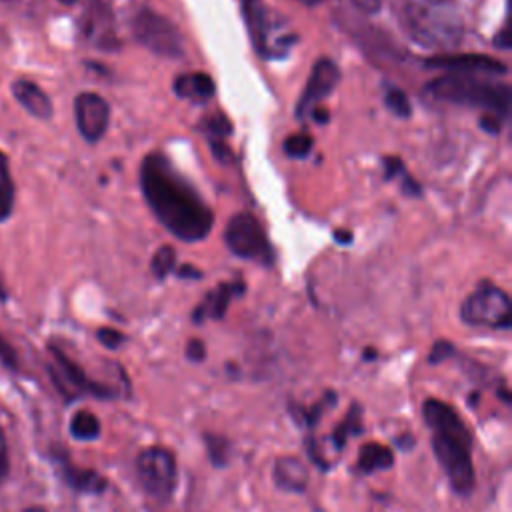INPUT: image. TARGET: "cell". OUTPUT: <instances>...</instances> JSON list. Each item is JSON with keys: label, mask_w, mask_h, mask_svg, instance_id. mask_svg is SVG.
Segmentation results:
<instances>
[{"label": "cell", "mask_w": 512, "mask_h": 512, "mask_svg": "<svg viewBox=\"0 0 512 512\" xmlns=\"http://www.w3.org/2000/svg\"><path fill=\"white\" fill-rule=\"evenodd\" d=\"M138 178L148 208L174 238L200 242L212 232V208L164 152L146 154Z\"/></svg>", "instance_id": "6da1fadb"}, {"label": "cell", "mask_w": 512, "mask_h": 512, "mask_svg": "<svg viewBox=\"0 0 512 512\" xmlns=\"http://www.w3.org/2000/svg\"><path fill=\"white\" fill-rule=\"evenodd\" d=\"M424 420L432 428V452L448 476L452 488L468 494L474 488L470 432L460 414L438 398L424 402Z\"/></svg>", "instance_id": "7a4b0ae2"}, {"label": "cell", "mask_w": 512, "mask_h": 512, "mask_svg": "<svg viewBox=\"0 0 512 512\" xmlns=\"http://www.w3.org/2000/svg\"><path fill=\"white\" fill-rule=\"evenodd\" d=\"M402 24L406 34L428 50H454L466 32L464 16L454 0H406Z\"/></svg>", "instance_id": "3957f363"}, {"label": "cell", "mask_w": 512, "mask_h": 512, "mask_svg": "<svg viewBox=\"0 0 512 512\" xmlns=\"http://www.w3.org/2000/svg\"><path fill=\"white\" fill-rule=\"evenodd\" d=\"M426 94L436 100L470 108H482L486 114L506 122L510 114V86L482 76L442 74L424 84Z\"/></svg>", "instance_id": "277c9868"}, {"label": "cell", "mask_w": 512, "mask_h": 512, "mask_svg": "<svg viewBox=\"0 0 512 512\" xmlns=\"http://www.w3.org/2000/svg\"><path fill=\"white\" fill-rule=\"evenodd\" d=\"M132 34L140 46L154 56L180 60L186 54V44L180 28L152 8H140L132 18Z\"/></svg>", "instance_id": "5b68a950"}, {"label": "cell", "mask_w": 512, "mask_h": 512, "mask_svg": "<svg viewBox=\"0 0 512 512\" xmlns=\"http://www.w3.org/2000/svg\"><path fill=\"white\" fill-rule=\"evenodd\" d=\"M224 244L238 258L262 266H272L274 262L272 244L260 220L250 212H238L228 220L224 230Z\"/></svg>", "instance_id": "8992f818"}, {"label": "cell", "mask_w": 512, "mask_h": 512, "mask_svg": "<svg viewBox=\"0 0 512 512\" xmlns=\"http://www.w3.org/2000/svg\"><path fill=\"white\" fill-rule=\"evenodd\" d=\"M460 316L470 326L508 330L512 324L510 296L502 288L482 282L462 302Z\"/></svg>", "instance_id": "52a82bcc"}, {"label": "cell", "mask_w": 512, "mask_h": 512, "mask_svg": "<svg viewBox=\"0 0 512 512\" xmlns=\"http://www.w3.org/2000/svg\"><path fill=\"white\" fill-rule=\"evenodd\" d=\"M136 470L142 486L158 500H168L176 488V460L170 450L152 446L138 454Z\"/></svg>", "instance_id": "ba28073f"}, {"label": "cell", "mask_w": 512, "mask_h": 512, "mask_svg": "<svg viewBox=\"0 0 512 512\" xmlns=\"http://www.w3.org/2000/svg\"><path fill=\"white\" fill-rule=\"evenodd\" d=\"M424 68L440 70L446 74H458V76H504L508 74V66L500 62L498 58H492L488 54H442V56H430L424 58Z\"/></svg>", "instance_id": "9c48e42d"}, {"label": "cell", "mask_w": 512, "mask_h": 512, "mask_svg": "<svg viewBox=\"0 0 512 512\" xmlns=\"http://www.w3.org/2000/svg\"><path fill=\"white\" fill-rule=\"evenodd\" d=\"M74 120L80 136L88 144H96L108 130L110 104L96 92H82L74 98Z\"/></svg>", "instance_id": "30bf717a"}, {"label": "cell", "mask_w": 512, "mask_h": 512, "mask_svg": "<svg viewBox=\"0 0 512 512\" xmlns=\"http://www.w3.org/2000/svg\"><path fill=\"white\" fill-rule=\"evenodd\" d=\"M340 82V70L334 60L318 58L310 70V76L304 84V90L296 102V118H304L312 108L328 98Z\"/></svg>", "instance_id": "8fae6325"}, {"label": "cell", "mask_w": 512, "mask_h": 512, "mask_svg": "<svg viewBox=\"0 0 512 512\" xmlns=\"http://www.w3.org/2000/svg\"><path fill=\"white\" fill-rule=\"evenodd\" d=\"M240 12L252 40V48L260 58H276V44L272 40V16L264 0H240Z\"/></svg>", "instance_id": "7c38bea8"}, {"label": "cell", "mask_w": 512, "mask_h": 512, "mask_svg": "<svg viewBox=\"0 0 512 512\" xmlns=\"http://www.w3.org/2000/svg\"><path fill=\"white\" fill-rule=\"evenodd\" d=\"M52 358L56 362V366L52 368L54 372V380L58 382L60 390L66 396H74L78 392H90L96 396H110V390H106L104 386H100L98 382H92L76 362H72L60 348L50 346Z\"/></svg>", "instance_id": "4fadbf2b"}, {"label": "cell", "mask_w": 512, "mask_h": 512, "mask_svg": "<svg viewBox=\"0 0 512 512\" xmlns=\"http://www.w3.org/2000/svg\"><path fill=\"white\" fill-rule=\"evenodd\" d=\"M84 32H86V38L102 50L118 48V38L114 34V18L110 10L100 2H94L88 8L84 18Z\"/></svg>", "instance_id": "5bb4252c"}, {"label": "cell", "mask_w": 512, "mask_h": 512, "mask_svg": "<svg viewBox=\"0 0 512 512\" xmlns=\"http://www.w3.org/2000/svg\"><path fill=\"white\" fill-rule=\"evenodd\" d=\"M172 90L178 98L192 104H206L216 94V84L206 72H186L174 78Z\"/></svg>", "instance_id": "9a60e30c"}, {"label": "cell", "mask_w": 512, "mask_h": 512, "mask_svg": "<svg viewBox=\"0 0 512 512\" xmlns=\"http://www.w3.org/2000/svg\"><path fill=\"white\" fill-rule=\"evenodd\" d=\"M12 94L18 100V104L28 114H32L34 118H38V120H50L52 118V114H54L52 102H50L48 94L38 84L30 82V80H24V78L14 80Z\"/></svg>", "instance_id": "2e32d148"}, {"label": "cell", "mask_w": 512, "mask_h": 512, "mask_svg": "<svg viewBox=\"0 0 512 512\" xmlns=\"http://www.w3.org/2000/svg\"><path fill=\"white\" fill-rule=\"evenodd\" d=\"M244 292V282H232V284H220L216 286L212 292L206 294L204 302L192 312V318L194 322H202L206 318H214V320H220L226 310H228V304L234 296L242 294Z\"/></svg>", "instance_id": "e0dca14e"}, {"label": "cell", "mask_w": 512, "mask_h": 512, "mask_svg": "<svg viewBox=\"0 0 512 512\" xmlns=\"http://www.w3.org/2000/svg\"><path fill=\"white\" fill-rule=\"evenodd\" d=\"M308 472L302 460L294 456H282L274 464V482L288 492H302L306 488Z\"/></svg>", "instance_id": "ac0fdd59"}, {"label": "cell", "mask_w": 512, "mask_h": 512, "mask_svg": "<svg viewBox=\"0 0 512 512\" xmlns=\"http://www.w3.org/2000/svg\"><path fill=\"white\" fill-rule=\"evenodd\" d=\"M392 462H394L392 450L378 442H368L360 448V454H358V470L360 472L384 470V468H390Z\"/></svg>", "instance_id": "d6986e66"}, {"label": "cell", "mask_w": 512, "mask_h": 512, "mask_svg": "<svg viewBox=\"0 0 512 512\" xmlns=\"http://www.w3.org/2000/svg\"><path fill=\"white\" fill-rule=\"evenodd\" d=\"M64 478L72 488H76L80 492L98 494L106 488V480L100 474L92 472V470H80V468H74V466H66L64 468Z\"/></svg>", "instance_id": "ffe728a7"}, {"label": "cell", "mask_w": 512, "mask_h": 512, "mask_svg": "<svg viewBox=\"0 0 512 512\" xmlns=\"http://www.w3.org/2000/svg\"><path fill=\"white\" fill-rule=\"evenodd\" d=\"M384 178L386 180L398 178L400 186H402V192L406 196H420L422 194L420 184L408 174V170L404 168V162L400 158H396V156H386L384 158Z\"/></svg>", "instance_id": "44dd1931"}, {"label": "cell", "mask_w": 512, "mask_h": 512, "mask_svg": "<svg viewBox=\"0 0 512 512\" xmlns=\"http://www.w3.org/2000/svg\"><path fill=\"white\" fill-rule=\"evenodd\" d=\"M14 208V182L8 166V158L0 152V222L8 220Z\"/></svg>", "instance_id": "7402d4cb"}, {"label": "cell", "mask_w": 512, "mask_h": 512, "mask_svg": "<svg viewBox=\"0 0 512 512\" xmlns=\"http://www.w3.org/2000/svg\"><path fill=\"white\" fill-rule=\"evenodd\" d=\"M70 432L78 440H94L100 434V422H98V418L92 412L80 410V412H76L72 416Z\"/></svg>", "instance_id": "603a6c76"}, {"label": "cell", "mask_w": 512, "mask_h": 512, "mask_svg": "<svg viewBox=\"0 0 512 512\" xmlns=\"http://www.w3.org/2000/svg\"><path fill=\"white\" fill-rule=\"evenodd\" d=\"M200 130L204 132L208 142H226L228 136L232 134V124L226 116L216 112V114H210V116L202 118Z\"/></svg>", "instance_id": "cb8c5ba5"}, {"label": "cell", "mask_w": 512, "mask_h": 512, "mask_svg": "<svg viewBox=\"0 0 512 512\" xmlns=\"http://www.w3.org/2000/svg\"><path fill=\"white\" fill-rule=\"evenodd\" d=\"M384 104L386 108L398 116V118H410L412 116V104L410 98L406 96L404 90H400L398 86H386L384 90Z\"/></svg>", "instance_id": "d4e9b609"}, {"label": "cell", "mask_w": 512, "mask_h": 512, "mask_svg": "<svg viewBox=\"0 0 512 512\" xmlns=\"http://www.w3.org/2000/svg\"><path fill=\"white\" fill-rule=\"evenodd\" d=\"M150 268H152V274L158 278V280H164L170 272H174L176 268V252L172 246H160L154 256H152V262H150Z\"/></svg>", "instance_id": "484cf974"}, {"label": "cell", "mask_w": 512, "mask_h": 512, "mask_svg": "<svg viewBox=\"0 0 512 512\" xmlns=\"http://www.w3.org/2000/svg\"><path fill=\"white\" fill-rule=\"evenodd\" d=\"M312 146H314V140L304 134V132H298V134H292L288 136L284 142H282V150L288 158H294V160H300V158H306L310 152H312Z\"/></svg>", "instance_id": "4316f807"}, {"label": "cell", "mask_w": 512, "mask_h": 512, "mask_svg": "<svg viewBox=\"0 0 512 512\" xmlns=\"http://www.w3.org/2000/svg\"><path fill=\"white\" fill-rule=\"evenodd\" d=\"M360 428H362V426H360V408L354 406V408L348 412V416L344 418V422L334 430V436H332L334 444H336L338 448H342L344 442H346V436L358 434Z\"/></svg>", "instance_id": "83f0119b"}, {"label": "cell", "mask_w": 512, "mask_h": 512, "mask_svg": "<svg viewBox=\"0 0 512 512\" xmlns=\"http://www.w3.org/2000/svg\"><path fill=\"white\" fill-rule=\"evenodd\" d=\"M204 440H206V446H208V456L214 462V466H222L226 462V456H228L226 438L216 436V434H206Z\"/></svg>", "instance_id": "f1b7e54d"}, {"label": "cell", "mask_w": 512, "mask_h": 512, "mask_svg": "<svg viewBox=\"0 0 512 512\" xmlns=\"http://www.w3.org/2000/svg\"><path fill=\"white\" fill-rule=\"evenodd\" d=\"M96 336H98V340H100V344H104L106 348H118L122 342H124V334L122 332H118V330H114V328H100L98 332H96Z\"/></svg>", "instance_id": "f546056e"}, {"label": "cell", "mask_w": 512, "mask_h": 512, "mask_svg": "<svg viewBox=\"0 0 512 512\" xmlns=\"http://www.w3.org/2000/svg\"><path fill=\"white\" fill-rule=\"evenodd\" d=\"M452 352H454L452 342H448V340H438V342L432 346L428 360H430L432 364H440V362H444Z\"/></svg>", "instance_id": "4dcf8cb0"}, {"label": "cell", "mask_w": 512, "mask_h": 512, "mask_svg": "<svg viewBox=\"0 0 512 512\" xmlns=\"http://www.w3.org/2000/svg\"><path fill=\"white\" fill-rule=\"evenodd\" d=\"M502 124H504V120H500V118H496V116H490V114H484V116L480 118V128L486 130V132L492 134V136L500 134Z\"/></svg>", "instance_id": "1f68e13d"}, {"label": "cell", "mask_w": 512, "mask_h": 512, "mask_svg": "<svg viewBox=\"0 0 512 512\" xmlns=\"http://www.w3.org/2000/svg\"><path fill=\"white\" fill-rule=\"evenodd\" d=\"M6 474H8V444L0 428V482L6 478Z\"/></svg>", "instance_id": "d6a6232c"}, {"label": "cell", "mask_w": 512, "mask_h": 512, "mask_svg": "<svg viewBox=\"0 0 512 512\" xmlns=\"http://www.w3.org/2000/svg\"><path fill=\"white\" fill-rule=\"evenodd\" d=\"M364 14H378L382 8V0H350Z\"/></svg>", "instance_id": "836d02e7"}, {"label": "cell", "mask_w": 512, "mask_h": 512, "mask_svg": "<svg viewBox=\"0 0 512 512\" xmlns=\"http://www.w3.org/2000/svg\"><path fill=\"white\" fill-rule=\"evenodd\" d=\"M0 362L10 368H16V354L2 338H0Z\"/></svg>", "instance_id": "e575fe53"}, {"label": "cell", "mask_w": 512, "mask_h": 512, "mask_svg": "<svg viewBox=\"0 0 512 512\" xmlns=\"http://www.w3.org/2000/svg\"><path fill=\"white\" fill-rule=\"evenodd\" d=\"M204 352H206V348H204L202 340H196V338H194V340L188 342L186 354H188L190 360H202V358H204Z\"/></svg>", "instance_id": "d590c367"}, {"label": "cell", "mask_w": 512, "mask_h": 512, "mask_svg": "<svg viewBox=\"0 0 512 512\" xmlns=\"http://www.w3.org/2000/svg\"><path fill=\"white\" fill-rule=\"evenodd\" d=\"M178 276H180V278H200L202 274H200V270H196L194 266H188V264H186V266H182V268L178 270Z\"/></svg>", "instance_id": "8d00e7d4"}, {"label": "cell", "mask_w": 512, "mask_h": 512, "mask_svg": "<svg viewBox=\"0 0 512 512\" xmlns=\"http://www.w3.org/2000/svg\"><path fill=\"white\" fill-rule=\"evenodd\" d=\"M310 114H312V118H314V122H318V124H326L328 122V112L324 110V108H312L310 110Z\"/></svg>", "instance_id": "74e56055"}, {"label": "cell", "mask_w": 512, "mask_h": 512, "mask_svg": "<svg viewBox=\"0 0 512 512\" xmlns=\"http://www.w3.org/2000/svg\"><path fill=\"white\" fill-rule=\"evenodd\" d=\"M494 44H498L500 48H510V42H508V28H506V26L502 28L500 36H498V38H494Z\"/></svg>", "instance_id": "f35d334b"}, {"label": "cell", "mask_w": 512, "mask_h": 512, "mask_svg": "<svg viewBox=\"0 0 512 512\" xmlns=\"http://www.w3.org/2000/svg\"><path fill=\"white\" fill-rule=\"evenodd\" d=\"M334 240L342 242V244H350L352 242V234H342V230L334 232Z\"/></svg>", "instance_id": "ab89813d"}, {"label": "cell", "mask_w": 512, "mask_h": 512, "mask_svg": "<svg viewBox=\"0 0 512 512\" xmlns=\"http://www.w3.org/2000/svg\"><path fill=\"white\" fill-rule=\"evenodd\" d=\"M6 298H8V290H6V286H4V282L0 278V300H6Z\"/></svg>", "instance_id": "60d3db41"}, {"label": "cell", "mask_w": 512, "mask_h": 512, "mask_svg": "<svg viewBox=\"0 0 512 512\" xmlns=\"http://www.w3.org/2000/svg\"><path fill=\"white\" fill-rule=\"evenodd\" d=\"M302 4H306V6H318L320 2H324V0H300Z\"/></svg>", "instance_id": "b9f144b4"}, {"label": "cell", "mask_w": 512, "mask_h": 512, "mask_svg": "<svg viewBox=\"0 0 512 512\" xmlns=\"http://www.w3.org/2000/svg\"><path fill=\"white\" fill-rule=\"evenodd\" d=\"M24 512H46L44 508H40V506H32V508H26Z\"/></svg>", "instance_id": "7bdbcfd3"}, {"label": "cell", "mask_w": 512, "mask_h": 512, "mask_svg": "<svg viewBox=\"0 0 512 512\" xmlns=\"http://www.w3.org/2000/svg\"><path fill=\"white\" fill-rule=\"evenodd\" d=\"M60 4H64V6H72V4H76V0H58Z\"/></svg>", "instance_id": "ee69618b"}]
</instances>
